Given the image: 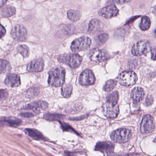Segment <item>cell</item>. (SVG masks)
Masks as SVG:
<instances>
[{
  "instance_id": "cell-21",
  "label": "cell",
  "mask_w": 156,
  "mask_h": 156,
  "mask_svg": "<svg viewBox=\"0 0 156 156\" xmlns=\"http://www.w3.org/2000/svg\"><path fill=\"white\" fill-rule=\"evenodd\" d=\"M16 9L14 7L10 5L4 6L1 10V15L3 17H10L16 13Z\"/></svg>"
},
{
  "instance_id": "cell-18",
  "label": "cell",
  "mask_w": 156,
  "mask_h": 156,
  "mask_svg": "<svg viewBox=\"0 0 156 156\" xmlns=\"http://www.w3.org/2000/svg\"><path fill=\"white\" fill-rule=\"evenodd\" d=\"M144 91L141 87H135L131 93V97L135 104L139 103L144 99Z\"/></svg>"
},
{
  "instance_id": "cell-35",
  "label": "cell",
  "mask_w": 156,
  "mask_h": 156,
  "mask_svg": "<svg viewBox=\"0 0 156 156\" xmlns=\"http://www.w3.org/2000/svg\"><path fill=\"white\" fill-rule=\"evenodd\" d=\"M6 30L5 28L0 24V39L5 35Z\"/></svg>"
},
{
  "instance_id": "cell-10",
  "label": "cell",
  "mask_w": 156,
  "mask_h": 156,
  "mask_svg": "<svg viewBox=\"0 0 156 156\" xmlns=\"http://www.w3.org/2000/svg\"><path fill=\"white\" fill-rule=\"evenodd\" d=\"M119 10L115 5L112 4L103 7L99 10V15L107 19L117 16L119 14Z\"/></svg>"
},
{
  "instance_id": "cell-23",
  "label": "cell",
  "mask_w": 156,
  "mask_h": 156,
  "mask_svg": "<svg viewBox=\"0 0 156 156\" xmlns=\"http://www.w3.org/2000/svg\"><path fill=\"white\" fill-rule=\"evenodd\" d=\"M73 87L69 83L64 84L61 89V94L64 97L69 98L72 94Z\"/></svg>"
},
{
  "instance_id": "cell-3",
  "label": "cell",
  "mask_w": 156,
  "mask_h": 156,
  "mask_svg": "<svg viewBox=\"0 0 156 156\" xmlns=\"http://www.w3.org/2000/svg\"><path fill=\"white\" fill-rule=\"evenodd\" d=\"M111 139L115 143H125L128 142L132 137V133L126 128H120L113 132L111 135Z\"/></svg>"
},
{
  "instance_id": "cell-17",
  "label": "cell",
  "mask_w": 156,
  "mask_h": 156,
  "mask_svg": "<svg viewBox=\"0 0 156 156\" xmlns=\"http://www.w3.org/2000/svg\"><path fill=\"white\" fill-rule=\"evenodd\" d=\"M5 83L9 87H18L21 84L20 76L16 74H8L5 80Z\"/></svg>"
},
{
  "instance_id": "cell-26",
  "label": "cell",
  "mask_w": 156,
  "mask_h": 156,
  "mask_svg": "<svg viewBox=\"0 0 156 156\" xmlns=\"http://www.w3.org/2000/svg\"><path fill=\"white\" fill-rule=\"evenodd\" d=\"M118 100H119V93L117 91H115L108 95L106 101L116 105L118 103Z\"/></svg>"
},
{
  "instance_id": "cell-29",
  "label": "cell",
  "mask_w": 156,
  "mask_h": 156,
  "mask_svg": "<svg viewBox=\"0 0 156 156\" xmlns=\"http://www.w3.org/2000/svg\"><path fill=\"white\" fill-rule=\"evenodd\" d=\"M109 38V35L108 34L104 33V34H101L95 37V41L97 42V44L100 45L104 44Z\"/></svg>"
},
{
  "instance_id": "cell-43",
  "label": "cell",
  "mask_w": 156,
  "mask_h": 156,
  "mask_svg": "<svg viewBox=\"0 0 156 156\" xmlns=\"http://www.w3.org/2000/svg\"><path fill=\"white\" fill-rule=\"evenodd\" d=\"M155 142L156 143V138L155 140Z\"/></svg>"
},
{
  "instance_id": "cell-5",
  "label": "cell",
  "mask_w": 156,
  "mask_h": 156,
  "mask_svg": "<svg viewBox=\"0 0 156 156\" xmlns=\"http://www.w3.org/2000/svg\"><path fill=\"white\" fill-rule=\"evenodd\" d=\"M118 80L123 86L130 87L135 84L137 80V76L133 71H124L119 75Z\"/></svg>"
},
{
  "instance_id": "cell-36",
  "label": "cell",
  "mask_w": 156,
  "mask_h": 156,
  "mask_svg": "<svg viewBox=\"0 0 156 156\" xmlns=\"http://www.w3.org/2000/svg\"><path fill=\"white\" fill-rule=\"evenodd\" d=\"M151 54H152V59L154 60H156V47H154L151 49Z\"/></svg>"
},
{
  "instance_id": "cell-20",
  "label": "cell",
  "mask_w": 156,
  "mask_h": 156,
  "mask_svg": "<svg viewBox=\"0 0 156 156\" xmlns=\"http://www.w3.org/2000/svg\"><path fill=\"white\" fill-rule=\"evenodd\" d=\"M25 133L30 137L36 140H45V137L39 131L34 129H26Z\"/></svg>"
},
{
  "instance_id": "cell-8",
  "label": "cell",
  "mask_w": 156,
  "mask_h": 156,
  "mask_svg": "<svg viewBox=\"0 0 156 156\" xmlns=\"http://www.w3.org/2000/svg\"><path fill=\"white\" fill-rule=\"evenodd\" d=\"M105 115L109 119H114L119 114V106L117 105L113 104L106 101L103 107Z\"/></svg>"
},
{
  "instance_id": "cell-19",
  "label": "cell",
  "mask_w": 156,
  "mask_h": 156,
  "mask_svg": "<svg viewBox=\"0 0 156 156\" xmlns=\"http://www.w3.org/2000/svg\"><path fill=\"white\" fill-rule=\"evenodd\" d=\"M0 123L5 125L17 127L21 124L22 121L16 118H4L0 120Z\"/></svg>"
},
{
  "instance_id": "cell-28",
  "label": "cell",
  "mask_w": 156,
  "mask_h": 156,
  "mask_svg": "<svg viewBox=\"0 0 156 156\" xmlns=\"http://www.w3.org/2000/svg\"><path fill=\"white\" fill-rule=\"evenodd\" d=\"M17 51L24 58L27 57L29 56V48L26 45H19L17 47Z\"/></svg>"
},
{
  "instance_id": "cell-42",
  "label": "cell",
  "mask_w": 156,
  "mask_h": 156,
  "mask_svg": "<svg viewBox=\"0 0 156 156\" xmlns=\"http://www.w3.org/2000/svg\"><path fill=\"white\" fill-rule=\"evenodd\" d=\"M155 35L156 36V29L155 31Z\"/></svg>"
},
{
  "instance_id": "cell-30",
  "label": "cell",
  "mask_w": 156,
  "mask_h": 156,
  "mask_svg": "<svg viewBox=\"0 0 156 156\" xmlns=\"http://www.w3.org/2000/svg\"><path fill=\"white\" fill-rule=\"evenodd\" d=\"M64 117V116L63 115L56 114L47 113L44 115V118L45 119L50 121H58Z\"/></svg>"
},
{
  "instance_id": "cell-12",
  "label": "cell",
  "mask_w": 156,
  "mask_h": 156,
  "mask_svg": "<svg viewBox=\"0 0 156 156\" xmlns=\"http://www.w3.org/2000/svg\"><path fill=\"white\" fill-rule=\"evenodd\" d=\"M44 67V63L42 58L34 59L28 64L27 71L31 72H39L43 71Z\"/></svg>"
},
{
  "instance_id": "cell-4",
  "label": "cell",
  "mask_w": 156,
  "mask_h": 156,
  "mask_svg": "<svg viewBox=\"0 0 156 156\" xmlns=\"http://www.w3.org/2000/svg\"><path fill=\"white\" fill-rule=\"evenodd\" d=\"M91 44V40L87 36H83L73 41L71 49L74 52H80L88 49Z\"/></svg>"
},
{
  "instance_id": "cell-37",
  "label": "cell",
  "mask_w": 156,
  "mask_h": 156,
  "mask_svg": "<svg viewBox=\"0 0 156 156\" xmlns=\"http://www.w3.org/2000/svg\"><path fill=\"white\" fill-rule=\"evenodd\" d=\"M107 156H128L127 154H117V153H112L107 154Z\"/></svg>"
},
{
  "instance_id": "cell-32",
  "label": "cell",
  "mask_w": 156,
  "mask_h": 156,
  "mask_svg": "<svg viewBox=\"0 0 156 156\" xmlns=\"http://www.w3.org/2000/svg\"><path fill=\"white\" fill-rule=\"evenodd\" d=\"M8 96V92L7 90L0 89V100H4Z\"/></svg>"
},
{
  "instance_id": "cell-27",
  "label": "cell",
  "mask_w": 156,
  "mask_h": 156,
  "mask_svg": "<svg viewBox=\"0 0 156 156\" xmlns=\"http://www.w3.org/2000/svg\"><path fill=\"white\" fill-rule=\"evenodd\" d=\"M117 84V82L114 80H110L105 83L103 87L105 91L109 92L112 90Z\"/></svg>"
},
{
  "instance_id": "cell-40",
  "label": "cell",
  "mask_w": 156,
  "mask_h": 156,
  "mask_svg": "<svg viewBox=\"0 0 156 156\" xmlns=\"http://www.w3.org/2000/svg\"><path fill=\"white\" fill-rule=\"evenodd\" d=\"M65 154H66L67 156H75L73 155L72 154H71V153L68 152V151H65Z\"/></svg>"
},
{
  "instance_id": "cell-16",
  "label": "cell",
  "mask_w": 156,
  "mask_h": 156,
  "mask_svg": "<svg viewBox=\"0 0 156 156\" xmlns=\"http://www.w3.org/2000/svg\"><path fill=\"white\" fill-rule=\"evenodd\" d=\"M108 53L104 50L95 49L91 52L90 55V59L95 62H100L108 58Z\"/></svg>"
},
{
  "instance_id": "cell-13",
  "label": "cell",
  "mask_w": 156,
  "mask_h": 156,
  "mask_svg": "<svg viewBox=\"0 0 156 156\" xmlns=\"http://www.w3.org/2000/svg\"><path fill=\"white\" fill-rule=\"evenodd\" d=\"M115 145L113 143L110 142H100L97 143L94 148L95 151H99L102 153H112L114 150Z\"/></svg>"
},
{
  "instance_id": "cell-11",
  "label": "cell",
  "mask_w": 156,
  "mask_h": 156,
  "mask_svg": "<svg viewBox=\"0 0 156 156\" xmlns=\"http://www.w3.org/2000/svg\"><path fill=\"white\" fill-rule=\"evenodd\" d=\"M95 78L91 70L89 69L83 71L79 78V82L82 85H90L95 82Z\"/></svg>"
},
{
  "instance_id": "cell-1",
  "label": "cell",
  "mask_w": 156,
  "mask_h": 156,
  "mask_svg": "<svg viewBox=\"0 0 156 156\" xmlns=\"http://www.w3.org/2000/svg\"><path fill=\"white\" fill-rule=\"evenodd\" d=\"M66 70L61 67L53 69L49 72L48 83L53 87H59L64 84L66 77Z\"/></svg>"
},
{
  "instance_id": "cell-7",
  "label": "cell",
  "mask_w": 156,
  "mask_h": 156,
  "mask_svg": "<svg viewBox=\"0 0 156 156\" xmlns=\"http://www.w3.org/2000/svg\"><path fill=\"white\" fill-rule=\"evenodd\" d=\"M155 128L154 118L151 115H147L143 118L140 126V132L143 134L152 133Z\"/></svg>"
},
{
  "instance_id": "cell-6",
  "label": "cell",
  "mask_w": 156,
  "mask_h": 156,
  "mask_svg": "<svg viewBox=\"0 0 156 156\" xmlns=\"http://www.w3.org/2000/svg\"><path fill=\"white\" fill-rule=\"evenodd\" d=\"M150 43L147 40H142L135 44L132 48V54L136 56L147 55L150 49Z\"/></svg>"
},
{
  "instance_id": "cell-38",
  "label": "cell",
  "mask_w": 156,
  "mask_h": 156,
  "mask_svg": "<svg viewBox=\"0 0 156 156\" xmlns=\"http://www.w3.org/2000/svg\"><path fill=\"white\" fill-rule=\"evenodd\" d=\"M112 1L117 3L123 4L128 2H130V0H112Z\"/></svg>"
},
{
  "instance_id": "cell-34",
  "label": "cell",
  "mask_w": 156,
  "mask_h": 156,
  "mask_svg": "<svg viewBox=\"0 0 156 156\" xmlns=\"http://www.w3.org/2000/svg\"><path fill=\"white\" fill-rule=\"evenodd\" d=\"M35 113H34L30 112H24L21 114V116L24 117H27V118L33 117Z\"/></svg>"
},
{
  "instance_id": "cell-33",
  "label": "cell",
  "mask_w": 156,
  "mask_h": 156,
  "mask_svg": "<svg viewBox=\"0 0 156 156\" xmlns=\"http://www.w3.org/2000/svg\"><path fill=\"white\" fill-rule=\"evenodd\" d=\"M61 127L64 131H70V132H74L76 133L77 134V133L76 132L75 130L72 127H70L68 125L66 124L65 123H61Z\"/></svg>"
},
{
  "instance_id": "cell-31",
  "label": "cell",
  "mask_w": 156,
  "mask_h": 156,
  "mask_svg": "<svg viewBox=\"0 0 156 156\" xmlns=\"http://www.w3.org/2000/svg\"><path fill=\"white\" fill-rule=\"evenodd\" d=\"M40 90L37 87H32L29 89L27 92V97L29 98H33L36 97L39 94Z\"/></svg>"
},
{
  "instance_id": "cell-14",
  "label": "cell",
  "mask_w": 156,
  "mask_h": 156,
  "mask_svg": "<svg viewBox=\"0 0 156 156\" xmlns=\"http://www.w3.org/2000/svg\"><path fill=\"white\" fill-rule=\"evenodd\" d=\"M103 26L101 21L97 18L91 20L89 24L88 33L91 35L95 34L101 32Z\"/></svg>"
},
{
  "instance_id": "cell-22",
  "label": "cell",
  "mask_w": 156,
  "mask_h": 156,
  "mask_svg": "<svg viewBox=\"0 0 156 156\" xmlns=\"http://www.w3.org/2000/svg\"><path fill=\"white\" fill-rule=\"evenodd\" d=\"M81 16V12L76 10H70L67 12L69 19L72 22H76L80 20Z\"/></svg>"
},
{
  "instance_id": "cell-41",
  "label": "cell",
  "mask_w": 156,
  "mask_h": 156,
  "mask_svg": "<svg viewBox=\"0 0 156 156\" xmlns=\"http://www.w3.org/2000/svg\"><path fill=\"white\" fill-rule=\"evenodd\" d=\"M153 12L156 15V5L153 8Z\"/></svg>"
},
{
  "instance_id": "cell-15",
  "label": "cell",
  "mask_w": 156,
  "mask_h": 156,
  "mask_svg": "<svg viewBox=\"0 0 156 156\" xmlns=\"http://www.w3.org/2000/svg\"><path fill=\"white\" fill-rule=\"evenodd\" d=\"M48 107V104L44 101H38L27 105L25 107V110L33 111L37 113L41 110H44Z\"/></svg>"
},
{
  "instance_id": "cell-24",
  "label": "cell",
  "mask_w": 156,
  "mask_h": 156,
  "mask_svg": "<svg viewBox=\"0 0 156 156\" xmlns=\"http://www.w3.org/2000/svg\"><path fill=\"white\" fill-rule=\"evenodd\" d=\"M151 26V20L148 16H144L140 23V27L143 31L148 30Z\"/></svg>"
},
{
  "instance_id": "cell-9",
  "label": "cell",
  "mask_w": 156,
  "mask_h": 156,
  "mask_svg": "<svg viewBox=\"0 0 156 156\" xmlns=\"http://www.w3.org/2000/svg\"><path fill=\"white\" fill-rule=\"evenodd\" d=\"M11 35L15 40L24 41L27 38V30L23 26L16 25L12 29Z\"/></svg>"
},
{
  "instance_id": "cell-2",
  "label": "cell",
  "mask_w": 156,
  "mask_h": 156,
  "mask_svg": "<svg viewBox=\"0 0 156 156\" xmlns=\"http://www.w3.org/2000/svg\"><path fill=\"white\" fill-rule=\"evenodd\" d=\"M58 59L60 63L67 65L72 69L78 67L82 61L81 57L77 54L61 55L58 57Z\"/></svg>"
},
{
  "instance_id": "cell-39",
  "label": "cell",
  "mask_w": 156,
  "mask_h": 156,
  "mask_svg": "<svg viewBox=\"0 0 156 156\" xmlns=\"http://www.w3.org/2000/svg\"><path fill=\"white\" fill-rule=\"evenodd\" d=\"M7 0H0V7L3 6Z\"/></svg>"
},
{
  "instance_id": "cell-25",
  "label": "cell",
  "mask_w": 156,
  "mask_h": 156,
  "mask_svg": "<svg viewBox=\"0 0 156 156\" xmlns=\"http://www.w3.org/2000/svg\"><path fill=\"white\" fill-rule=\"evenodd\" d=\"M11 69L10 63L5 59H0V74L6 73Z\"/></svg>"
}]
</instances>
